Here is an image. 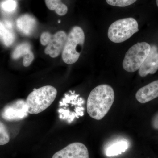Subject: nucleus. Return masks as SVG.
I'll return each mask as SVG.
<instances>
[{"instance_id":"nucleus-3","label":"nucleus","mask_w":158,"mask_h":158,"mask_svg":"<svg viewBox=\"0 0 158 158\" xmlns=\"http://www.w3.org/2000/svg\"><path fill=\"white\" fill-rule=\"evenodd\" d=\"M85 41V35L81 27L75 26L67 35L62 52V59L66 64L75 63L78 60Z\"/></svg>"},{"instance_id":"nucleus-17","label":"nucleus","mask_w":158,"mask_h":158,"mask_svg":"<svg viewBox=\"0 0 158 158\" xmlns=\"http://www.w3.org/2000/svg\"><path fill=\"white\" fill-rule=\"evenodd\" d=\"M1 7L5 12L10 13L16 9L17 3L15 0H5L1 3Z\"/></svg>"},{"instance_id":"nucleus-21","label":"nucleus","mask_w":158,"mask_h":158,"mask_svg":"<svg viewBox=\"0 0 158 158\" xmlns=\"http://www.w3.org/2000/svg\"><path fill=\"white\" fill-rule=\"evenodd\" d=\"M156 2L157 6L158 7V0H156Z\"/></svg>"},{"instance_id":"nucleus-5","label":"nucleus","mask_w":158,"mask_h":158,"mask_svg":"<svg viewBox=\"0 0 158 158\" xmlns=\"http://www.w3.org/2000/svg\"><path fill=\"white\" fill-rule=\"evenodd\" d=\"M147 43L139 42L132 46L126 53L123 67L128 72H135L138 70L146 59L151 49Z\"/></svg>"},{"instance_id":"nucleus-9","label":"nucleus","mask_w":158,"mask_h":158,"mask_svg":"<svg viewBox=\"0 0 158 158\" xmlns=\"http://www.w3.org/2000/svg\"><path fill=\"white\" fill-rule=\"evenodd\" d=\"M67 35L64 31H59L53 35L44 50L47 55L52 58H56L63 50L67 39Z\"/></svg>"},{"instance_id":"nucleus-6","label":"nucleus","mask_w":158,"mask_h":158,"mask_svg":"<svg viewBox=\"0 0 158 158\" xmlns=\"http://www.w3.org/2000/svg\"><path fill=\"white\" fill-rule=\"evenodd\" d=\"M26 100L19 99L6 105L1 112V116L6 121L12 122L22 120L28 116Z\"/></svg>"},{"instance_id":"nucleus-19","label":"nucleus","mask_w":158,"mask_h":158,"mask_svg":"<svg viewBox=\"0 0 158 158\" xmlns=\"http://www.w3.org/2000/svg\"><path fill=\"white\" fill-rule=\"evenodd\" d=\"M52 34L48 32H44L41 34L40 37V42L43 46L47 45L52 39Z\"/></svg>"},{"instance_id":"nucleus-22","label":"nucleus","mask_w":158,"mask_h":158,"mask_svg":"<svg viewBox=\"0 0 158 158\" xmlns=\"http://www.w3.org/2000/svg\"><path fill=\"white\" fill-rule=\"evenodd\" d=\"M17 1H21V0H17Z\"/></svg>"},{"instance_id":"nucleus-1","label":"nucleus","mask_w":158,"mask_h":158,"mask_svg":"<svg viewBox=\"0 0 158 158\" xmlns=\"http://www.w3.org/2000/svg\"><path fill=\"white\" fill-rule=\"evenodd\" d=\"M115 99L112 87L107 85H98L94 88L87 101V111L91 118L101 120L107 114Z\"/></svg>"},{"instance_id":"nucleus-7","label":"nucleus","mask_w":158,"mask_h":158,"mask_svg":"<svg viewBox=\"0 0 158 158\" xmlns=\"http://www.w3.org/2000/svg\"><path fill=\"white\" fill-rule=\"evenodd\" d=\"M52 158H89V155L85 144L75 142L57 152Z\"/></svg>"},{"instance_id":"nucleus-11","label":"nucleus","mask_w":158,"mask_h":158,"mask_svg":"<svg viewBox=\"0 0 158 158\" xmlns=\"http://www.w3.org/2000/svg\"><path fill=\"white\" fill-rule=\"evenodd\" d=\"M16 25L20 33L25 36H30L35 31L37 26V20L33 15L25 14L16 19Z\"/></svg>"},{"instance_id":"nucleus-2","label":"nucleus","mask_w":158,"mask_h":158,"mask_svg":"<svg viewBox=\"0 0 158 158\" xmlns=\"http://www.w3.org/2000/svg\"><path fill=\"white\" fill-rule=\"evenodd\" d=\"M57 94L56 89L49 85L34 89L26 100L29 113L37 114L46 110L53 102Z\"/></svg>"},{"instance_id":"nucleus-10","label":"nucleus","mask_w":158,"mask_h":158,"mask_svg":"<svg viewBox=\"0 0 158 158\" xmlns=\"http://www.w3.org/2000/svg\"><path fill=\"white\" fill-rule=\"evenodd\" d=\"M136 98L141 103H145L158 97V80L140 88L136 94Z\"/></svg>"},{"instance_id":"nucleus-8","label":"nucleus","mask_w":158,"mask_h":158,"mask_svg":"<svg viewBox=\"0 0 158 158\" xmlns=\"http://www.w3.org/2000/svg\"><path fill=\"white\" fill-rule=\"evenodd\" d=\"M138 70L139 75L143 77L156 72L158 70V48L156 46L151 47L148 56Z\"/></svg>"},{"instance_id":"nucleus-18","label":"nucleus","mask_w":158,"mask_h":158,"mask_svg":"<svg viewBox=\"0 0 158 158\" xmlns=\"http://www.w3.org/2000/svg\"><path fill=\"white\" fill-rule=\"evenodd\" d=\"M137 0H106L110 6L116 7H124L129 6L135 2Z\"/></svg>"},{"instance_id":"nucleus-14","label":"nucleus","mask_w":158,"mask_h":158,"mask_svg":"<svg viewBox=\"0 0 158 158\" xmlns=\"http://www.w3.org/2000/svg\"><path fill=\"white\" fill-rule=\"evenodd\" d=\"M128 144L124 141H118L113 143L106 149V154L107 156H114L121 154L127 150Z\"/></svg>"},{"instance_id":"nucleus-4","label":"nucleus","mask_w":158,"mask_h":158,"mask_svg":"<svg viewBox=\"0 0 158 158\" xmlns=\"http://www.w3.org/2000/svg\"><path fill=\"white\" fill-rule=\"evenodd\" d=\"M138 31L137 21L133 18H127L113 23L109 27L108 36L112 42L120 43L129 39Z\"/></svg>"},{"instance_id":"nucleus-12","label":"nucleus","mask_w":158,"mask_h":158,"mask_svg":"<svg viewBox=\"0 0 158 158\" xmlns=\"http://www.w3.org/2000/svg\"><path fill=\"white\" fill-rule=\"evenodd\" d=\"M12 59H17L23 57V65L25 67L30 66L34 60V53L31 49V46L27 43H24L18 46L12 54Z\"/></svg>"},{"instance_id":"nucleus-20","label":"nucleus","mask_w":158,"mask_h":158,"mask_svg":"<svg viewBox=\"0 0 158 158\" xmlns=\"http://www.w3.org/2000/svg\"><path fill=\"white\" fill-rule=\"evenodd\" d=\"M151 124L153 128L158 130V113H156L153 117L152 119Z\"/></svg>"},{"instance_id":"nucleus-16","label":"nucleus","mask_w":158,"mask_h":158,"mask_svg":"<svg viewBox=\"0 0 158 158\" xmlns=\"http://www.w3.org/2000/svg\"><path fill=\"white\" fill-rule=\"evenodd\" d=\"M10 141V135L5 124L0 120V145H5Z\"/></svg>"},{"instance_id":"nucleus-13","label":"nucleus","mask_w":158,"mask_h":158,"mask_svg":"<svg viewBox=\"0 0 158 158\" xmlns=\"http://www.w3.org/2000/svg\"><path fill=\"white\" fill-rule=\"evenodd\" d=\"M12 25L9 21H0V40L7 47L12 45L15 40V35L12 31Z\"/></svg>"},{"instance_id":"nucleus-15","label":"nucleus","mask_w":158,"mask_h":158,"mask_svg":"<svg viewBox=\"0 0 158 158\" xmlns=\"http://www.w3.org/2000/svg\"><path fill=\"white\" fill-rule=\"evenodd\" d=\"M47 7L49 10L55 11L59 15H65L68 12L67 6L61 2V0H45Z\"/></svg>"}]
</instances>
